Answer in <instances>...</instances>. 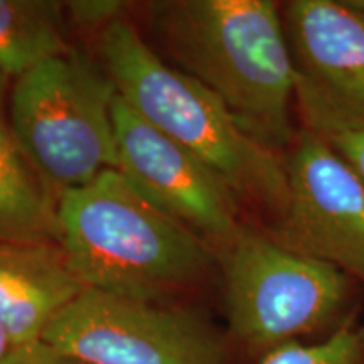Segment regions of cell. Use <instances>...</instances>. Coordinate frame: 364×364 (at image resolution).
<instances>
[{
  "mask_svg": "<svg viewBox=\"0 0 364 364\" xmlns=\"http://www.w3.org/2000/svg\"><path fill=\"white\" fill-rule=\"evenodd\" d=\"M152 33L174 68L216 95L238 124L273 152L294 140L297 70L270 0L149 4Z\"/></svg>",
  "mask_w": 364,
  "mask_h": 364,
  "instance_id": "1",
  "label": "cell"
},
{
  "mask_svg": "<svg viewBox=\"0 0 364 364\" xmlns=\"http://www.w3.org/2000/svg\"><path fill=\"white\" fill-rule=\"evenodd\" d=\"M58 245L86 290L162 302L198 284L215 248L149 203L118 171L58 199Z\"/></svg>",
  "mask_w": 364,
  "mask_h": 364,
  "instance_id": "2",
  "label": "cell"
},
{
  "mask_svg": "<svg viewBox=\"0 0 364 364\" xmlns=\"http://www.w3.org/2000/svg\"><path fill=\"white\" fill-rule=\"evenodd\" d=\"M97 51L118 97L136 115L201 159L236 196L282 220L289 204L285 164L213 91L167 65L127 19L100 33Z\"/></svg>",
  "mask_w": 364,
  "mask_h": 364,
  "instance_id": "3",
  "label": "cell"
},
{
  "mask_svg": "<svg viewBox=\"0 0 364 364\" xmlns=\"http://www.w3.org/2000/svg\"><path fill=\"white\" fill-rule=\"evenodd\" d=\"M230 338L257 359L356 321L351 277L331 263L241 230L216 252Z\"/></svg>",
  "mask_w": 364,
  "mask_h": 364,
  "instance_id": "4",
  "label": "cell"
},
{
  "mask_svg": "<svg viewBox=\"0 0 364 364\" xmlns=\"http://www.w3.org/2000/svg\"><path fill=\"white\" fill-rule=\"evenodd\" d=\"M117 95L102 61L73 48L12 81L14 136L58 199L117 171Z\"/></svg>",
  "mask_w": 364,
  "mask_h": 364,
  "instance_id": "5",
  "label": "cell"
},
{
  "mask_svg": "<svg viewBox=\"0 0 364 364\" xmlns=\"http://www.w3.org/2000/svg\"><path fill=\"white\" fill-rule=\"evenodd\" d=\"M93 364H226V346L194 309L85 290L43 336Z\"/></svg>",
  "mask_w": 364,
  "mask_h": 364,
  "instance_id": "6",
  "label": "cell"
},
{
  "mask_svg": "<svg viewBox=\"0 0 364 364\" xmlns=\"http://www.w3.org/2000/svg\"><path fill=\"white\" fill-rule=\"evenodd\" d=\"M113 125L117 171L149 203L203 238L215 252L243 230L235 191L201 159L136 115L118 95Z\"/></svg>",
  "mask_w": 364,
  "mask_h": 364,
  "instance_id": "7",
  "label": "cell"
},
{
  "mask_svg": "<svg viewBox=\"0 0 364 364\" xmlns=\"http://www.w3.org/2000/svg\"><path fill=\"white\" fill-rule=\"evenodd\" d=\"M294 142L289 204L273 238L364 282V182L309 129Z\"/></svg>",
  "mask_w": 364,
  "mask_h": 364,
  "instance_id": "8",
  "label": "cell"
},
{
  "mask_svg": "<svg viewBox=\"0 0 364 364\" xmlns=\"http://www.w3.org/2000/svg\"><path fill=\"white\" fill-rule=\"evenodd\" d=\"M284 24L297 70L295 98L364 130L363 4L294 0Z\"/></svg>",
  "mask_w": 364,
  "mask_h": 364,
  "instance_id": "9",
  "label": "cell"
},
{
  "mask_svg": "<svg viewBox=\"0 0 364 364\" xmlns=\"http://www.w3.org/2000/svg\"><path fill=\"white\" fill-rule=\"evenodd\" d=\"M85 290L54 241H0V327L14 346L43 339Z\"/></svg>",
  "mask_w": 364,
  "mask_h": 364,
  "instance_id": "10",
  "label": "cell"
},
{
  "mask_svg": "<svg viewBox=\"0 0 364 364\" xmlns=\"http://www.w3.org/2000/svg\"><path fill=\"white\" fill-rule=\"evenodd\" d=\"M9 83L0 75V241L58 243V198L14 136L9 122Z\"/></svg>",
  "mask_w": 364,
  "mask_h": 364,
  "instance_id": "11",
  "label": "cell"
},
{
  "mask_svg": "<svg viewBox=\"0 0 364 364\" xmlns=\"http://www.w3.org/2000/svg\"><path fill=\"white\" fill-rule=\"evenodd\" d=\"M65 2L0 0V75L16 81L70 51Z\"/></svg>",
  "mask_w": 364,
  "mask_h": 364,
  "instance_id": "12",
  "label": "cell"
},
{
  "mask_svg": "<svg viewBox=\"0 0 364 364\" xmlns=\"http://www.w3.org/2000/svg\"><path fill=\"white\" fill-rule=\"evenodd\" d=\"M257 364H364V326L353 321L324 339L280 346Z\"/></svg>",
  "mask_w": 364,
  "mask_h": 364,
  "instance_id": "13",
  "label": "cell"
},
{
  "mask_svg": "<svg viewBox=\"0 0 364 364\" xmlns=\"http://www.w3.org/2000/svg\"><path fill=\"white\" fill-rule=\"evenodd\" d=\"M302 112L306 129L329 144L364 182V130L338 120L307 100L295 98Z\"/></svg>",
  "mask_w": 364,
  "mask_h": 364,
  "instance_id": "14",
  "label": "cell"
},
{
  "mask_svg": "<svg viewBox=\"0 0 364 364\" xmlns=\"http://www.w3.org/2000/svg\"><path fill=\"white\" fill-rule=\"evenodd\" d=\"M129 2L120 0H71L65 2L68 24L80 29H98L100 33L113 22L125 19Z\"/></svg>",
  "mask_w": 364,
  "mask_h": 364,
  "instance_id": "15",
  "label": "cell"
},
{
  "mask_svg": "<svg viewBox=\"0 0 364 364\" xmlns=\"http://www.w3.org/2000/svg\"><path fill=\"white\" fill-rule=\"evenodd\" d=\"M0 364H93L86 359L75 356L46 341H34L21 346H14Z\"/></svg>",
  "mask_w": 364,
  "mask_h": 364,
  "instance_id": "16",
  "label": "cell"
},
{
  "mask_svg": "<svg viewBox=\"0 0 364 364\" xmlns=\"http://www.w3.org/2000/svg\"><path fill=\"white\" fill-rule=\"evenodd\" d=\"M12 348H14V344H12L11 338H9V336L6 334V331L0 327V363L6 359V356L11 353Z\"/></svg>",
  "mask_w": 364,
  "mask_h": 364,
  "instance_id": "17",
  "label": "cell"
},
{
  "mask_svg": "<svg viewBox=\"0 0 364 364\" xmlns=\"http://www.w3.org/2000/svg\"><path fill=\"white\" fill-rule=\"evenodd\" d=\"M363 326H364V322H363Z\"/></svg>",
  "mask_w": 364,
  "mask_h": 364,
  "instance_id": "18",
  "label": "cell"
}]
</instances>
